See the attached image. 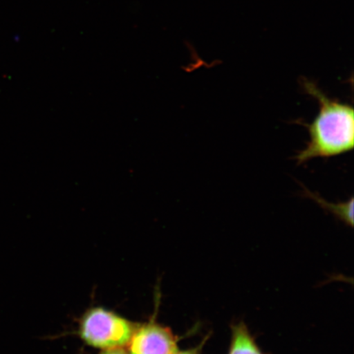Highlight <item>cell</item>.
I'll list each match as a JSON object with an SVG mask.
<instances>
[{
  "label": "cell",
  "mask_w": 354,
  "mask_h": 354,
  "mask_svg": "<svg viewBox=\"0 0 354 354\" xmlns=\"http://www.w3.org/2000/svg\"><path fill=\"white\" fill-rule=\"evenodd\" d=\"M305 196L309 197L316 201L318 205H321L324 209H327L333 214L336 218L342 220L343 223L353 227V198L352 197L347 202L331 203L326 202L317 196L316 194L312 193L310 190L304 187Z\"/></svg>",
  "instance_id": "5"
},
{
  "label": "cell",
  "mask_w": 354,
  "mask_h": 354,
  "mask_svg": "<svg viewBox=\"0 0 354 354\" xmlns=\"http://www.w3.org/2000/svg\"><path fill=\"white\" fill-rule=\"evenodd\" d=\"M100 354H129L126 351H124L121 348H113V349H107V351H104L103 353Z\"/></svg>",
  "instance_id": "6"
},
{
  "label": "cell",
  "mask_w": 354,
  "mask_h": 354,
  "mask_svg": "<svg viewBox=\"0 0 354 354\" xmlns=\"http://www.w3.org/2000/svg\"><path fill=\"white\" fill-rule=\"evenodd\" d=\"M229 354H263L243 322L232 326Z\"/></svg>",
  "instance_id": "4"
},
{
  "label": "cell",
  "mask_w": 354,
  "mask_h": 354,
  "mask_svg": "<svg viewBox=\"0 0 354 354\" xmlns=\"http://www.w3.org/2000/svg\"><path fill=\"white\" fill-rule=\"evenodd\" d=\"M134 330V326L125 318L96 308L84 317L80 334L87 344L107 351L127 345Z\"/></svg>",
  "instance_id": "2"
},
{
  "label": "cell",
  "mask_w": 354,
  "mask_h": 354,
  "mask_svg": "<svg viewBox=\"0 0 354 354\" xmlns=\"http://www.w3.org/2000/svg\"><path fill=\"white\" fill-rule=\"evenodd\" d=\"M174 354H201L199 353L198 348L189 349V351H177Z\"/></svg>",
  "instance_id": "7"
},
{
  "label": "cell",
  "mask_w": 354,
  "mask_h": 354,
  "mask_svg": "<svg viewBox=\"0 0 354 354\" xmlns=\"http://www.w3.org/2000/svg\"><path fill=\"white\" fill-rule=\"evenodd\" d=\"M301 86L319 103V113L311 123L296 121L307 127L310 140L295 157L298 165L317 158H330L351 152L354 146L353 106L330 98L317 84L303 77Z\"/></svg>",
  "instance_id": "1"
},
{
  "label": "cell",
  "mask_w": 354,
  "mask_h": 354,
  "mask_svg": "<svg viewBox=\"0 0 354 354\" xmlns=\"http://www.w3.org/2000/svg\"><path fill=\"white\" fill-rule=\"evenodd\" d=\"M127 345L129 354H174L179 351L172 332L154 323L135 329Z\"/></svg>",
  "instance_id": "3"
}]
</instances>
